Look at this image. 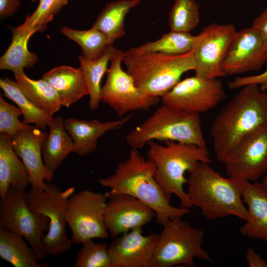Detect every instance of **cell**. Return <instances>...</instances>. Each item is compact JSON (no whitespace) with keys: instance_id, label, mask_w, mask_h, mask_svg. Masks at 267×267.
<instances>
[{"instance_id":"cell-1","label":"cell","mask_w":267,"mask_h":267,"mask_svg":"<svg viewBox=\"0 0 267 267\" xmlns=\"http://www.w3.org/2000/svg\"><path fill=\"white\" fill-rule=\"evenodd\" d=\"M213 121L211 135L218 160L224 164L252 133L267 124V92L256 84L240 88Z\"/></svg>"},{"instance_id":"cell-2","label":"cell","mask_w":267,"mask_h":267,"mask_svg":"<svg viewBox=\"0 0 267 267\" xmlns=\"http://www.w3.org/2000/svg\"><path fill=\"white\" fill-rule=\"evenodd\" d=\"M156 166L132 148L128 157L119 163L113 174L98 180L108 188L107 198L117 194L132 196L146 205L156 214V223L163 226L171 220L182 218L191 212L189 208L176 207L164 193L154 177Z\"/></svg>"},{"instance_id":"cell-3","label":"cell","mask_w":267,"mask_h":267,"mask_svg":"<svg viewBox=\"0 0 267 267\" xmlns=\"http://www.w3.org/2000/svg\"><path fill=\"white\" fill-rule=\"evenodd\" d=\"M186 193L193 206L208 220L235 216L245 222L247 208L242 199V181L225 178L209 163L198 162L189 171Z\"/></svg>"},{"instance_id":"cell-4","label":"cell","mask_w":267,"mask_h":267,"mask_svg":"<svg viewBox=\"0 0 267 267\" xmlns=\"http://www.w3.org/2000/svg\"><path fill=\"white\" fill-rule=\"evenodd\" d=\"M123 61L135 86L145 93L159 97L170 91L184 73L195 68L192 50L182 55H167L142 52L133 47L124 52Z\"/></svg>"},{"instance_id":"cell-5","label":"cell","mask_w":267,"mask_h":267,"mask_svg":"<svg viewBox=\"0 0 267 267\" xmlns=\"http://www.w3.org/2000/svg\"><path fill=\"white\" fill-rule=\"evenodd\" d=\"M166 145L149 141L148 158L155 165L154 177L165 195L169 198L175 194L180 200V206L193 207L183 189L187 184L185 174L198 162L210 163V153L206 147L169 141Z\"/></svg>"},{"instance_id":"cell-6","label":"cell","mask_w":267,"mask_h":267,"mask_svg":"<svg viewBox=\"0 0 267 267\" xmlns=\"http://www.w3.org/2000/svg\"><path fill=\"white\" fill-rule=\"evenodd\" d=\"M132 148L139 149L149 141H173L206 147L199 114L163 104L126 137Z\"/></svg>"},{"instance_id":"cell-7","label":"cell","mask_w":267,"mask_h":267,"mask_svg":"<svg viewBox=\"0 0 267 267\" xmlns=\"http://www.w3.org/2000/svg\"><path fill=\"white\" fill-rule=\"evenodd\" d=\"M163 227L155 245L152 267H194L195 258L212 262L202 247L203 230L192 227L182 218L171 220Z\"/></svg>"},{"instance_id":"cell-8","label":"cell","mask_w":267,"mask_h":267,"mask_svg":"<svg viewBox=\"0 0 267 267\" xmlns=\"http://www.w3.org/2000/svg\"><path fill=\"white\" fill-rule=\"evenodd\" d=\"M75 192L74 187L62 190L55 184L45 182L42 190L31 188L26 192V201L30 209L47 217L49 228L42 238V244L47 255H58L70 249L73 242L66 232L67 202Z\"/></svg>"},{"instance_id":"cell-9","label":"cell","mask_w":267,"mask_h":267,"mask_svg":"<svg viewBox=\"0 0 267 267\" xmlns=\"http://www.w3.org/2000/svg\"><path fill=\"white\" fill-rule=\"evenodd\" d=\"M124 56V52L115 49L110 60L105 83L100 90L101 101L112 108L119 117L130 112L148 110L160 100L135 86L132 77L122 68Z\"/></svg>"},{"instance_id":"cell-10","label":"cell","mask_w":267,"mask_h":267,"mask_svg":"<svg viewBox=\"0 0 267 267\" xmlns=\"http://www.w3.org/2000/svg\"><path fill=\"white\" fill-rule=\"evenodd\" d=\"M25 189L10 187L0 206V227L26 238L39 260L45 259L42 238L49 228L48 219L31 210L26 201Z\"/></svg>"},{"instance_id":"cell-11","label":"cell","mask_w":267,"mask_h":267,"mask_svg":"<svg viewBox=\"0 0 267 267\" xmlns=\"http://www.w3.org/2000/svg\"><path fill=\"white\" fill-rule=\"evenodd\" d=\"M107 196L101 192L84 190L73 193L66 206L67 223L75 244L94 238H107L109 234L104 222Z\"/></svg>"},{"instance_id":"cell-12","label":"cell","mask_w":267,"mask_h":267,"mask_svg":"<svg viewBox=\"0 0 267 267\" xmlns=\"http://www.w3.org/2000/svg\"><path fill=\"white\" fill-rule=\"evenodd\" d=\"M236 33L232 24L214 23L205 26L195 36L192 49L195 76L205 79L224 76L221 64Z\"/></svg>"},{"instance_id":"cell-13","label":"cell","mask_w":267,"mask_h":267,"mask_svg":"<svg viewBox=\"0 0 267 267\" xmlns=\"http://www.w3.org/2000/svg\"><path fill=\"white\" fill-rule=\"evenodd\" d=\"M225 98L222 81L196 76L180 80L161 97L162 104L190 113H200L215 107Z\"/></svg>"},{"instance_id":"cell-14","label":"cell","mask_w":267,"mask_h":267,"mask_svg":"<svg viewBox=\"0 0 267 267\" xmlns=\"http://www.w3.org/2000/svg\"><path fill=\"white\" fill-rule=\"evenodd\" d=\"M267 61V43L251 27L237 31L221 64L224 76L261 69Z\"/></svg>"},{"instance_id":"cell-15","label":"cell","mask_w":267,"mask_h":267,"mask_svg":"<svg viewBox=\"0 0 267 267\" xmlns=\"http://www.w3.org/2000/svg\"><path fill=\"white\" fill-rule=\"evenodd\" d=\"M228 177L256 181L267 172V124L248 136L224 164Z\"/></svg>"},{"instance_id":"cell-16","label":"cell","mask_w":267,"mask_h":267,"mask_svg":"<svg viewBox=\"0 0 267 267\" xmlns=\"http://www.w3.org/2000/svg\"><path fill=\"white\" fill-rule=\"evenodd\" d=\"M104 216L106 228L113 239L132 229L142 227L156 218L155 212L146 205L123 194L109 198Z\"/></svg>"},{"instance_id":"cell-17","label":"cell","mask_w":267,"mask_h":267,"mask_svg":"<svg viewBox=\"0 0 267 267\" xmlns=\"http://www.w3.org/2000/svg\"><path fill=\"white\" fill-rule=\"evenodd\" d=\"M158 235H143L138 227L114 238L108 248L113 267H152Z\"/></svg>"},{"instance_id":"cell-18","label":"cell","mask_w":267,"mask_h":267,"mask_svg":"<svg viewBox=\"0 0 267 267\" xmlns=\"http://www.w3.org/2000/svg\"><path fill=\"white\" fill-rule=\"evenodd\" d=\"M47 133L36 126L21 131L12 136L13 150L26 167L32 188L42 190L45 182H50L53 174L45 168L42 156V148Z\"/></svg>"},{"instance_id":"cell-19","label":"cell","mask_w":267,"mask_h":267,"mask_svg":"<svg viewBox=\"0 0 267 267\" xmlns=\"http://www.w3.org/2000/svg\"><path fill=\"white\" fill-rule=\"evenodd\" d=\"M132 116L130 114L118 120L106 122L75 118L66 119L65 128L74 143L73 152L81 156L91 153L96 149L99 138L107 132L122 128Z\"/></svg>"},{"instance_id":"cell-20","label":"cell","mask_w":267,"mask_h":267,"mask_svg":"<svg viewBox=\"0 0 267 267\" xmlns=\"http://www.w3.org/2000/svg\"><path fill=\"white\" fill-rule=\"evenodd\" d=\"M242 199L247 207L248 218L240 232L267 243V194L260 182L242 181Z\"/></svg>"},{"instance_id":"cell-21","label":"cell","mask_w":267,"mask_h":267,"mask_svg":"<svg viewBox=\"0 0 267 267\" xmlns=\"http://www.w3.org/2000/svg\"><path fill=\"white\" fill-rule=\"evenodd\" d=\"M43 79L57 91L62 106L69 107L85 95L89 94L81 69L70 66H57L44 73Z\"/></svg>"},{"instance_id":"cell-22","label":"cell","mask_w":267,"mask_h":267,"mask_svg":"<svg viewBox=\"0 0 267 267\" xmlns=\"http://www.w3.org/2000/svg\"><path fill=\"white\" fill-rule=\"evenodd\" d=\"M11 136L0 134V198L4 199L10 187L26 189L29 176L24 164L14 152Z\"/></svg>"},{"instance_id":"cell-23","label":"cell","mask_w":267,"mask_h":267,"mask_svg":"<svg viewBox=\"0 0 267 267\" xmlns=\"http://www.w3.org/2000/svg\"><path fill=\"white\" fill-rule=\"evenodd\" d=\"M47 127L49 131L43 143L42 156L45 168L53 174L73 151L74 143L60 116L52 117Z\"/></svg>"},{"instance_id":"cell-24","label":"cell","mask_w":267,"mask_h":267,"mask_svg":"<svg viewBox=\"0 0 267 267\" xmlns=\"http://www.w3.org/2000/svg\"><path fill=\"white\" fill-rule=\"evenodd\" d=\"M11 42L0 58V69L10 70L14 73L24 72V68L34 67L38 61L36 54L28 48V42L35 33L21 25L13 28Z\"/></svg>"},{"instance_id":"cell-25","label":"cell","mask_w":267,"mask_h":267,"mask_svg":"<svg viewBox=\"0 0 267 267\" xmlns=\"http://www.w3.org/2000/svg\"><path fill=\"white\" fill-rule=\"evenodd\" d=\"M0 257L14 267H49L40 263L38 255L23 237L0 227Z\"/></svg>"},{"instance_id":"cell-26","label":"cell","mask_w":267,"mask_h":267,"mask_svg":"<svg viewBox=\"0 0 267 267\" xmlns=\"http://www.w3.org/2000/svg\"><path fill=\"white\" fill-rule=\"evenodd\" d=\"M141 1L118 0L108 2L99 13L91 28L103 33L113 44L117 39L125 35V17Z\"/></svg>"},{"instance_id":"cell-27","label":"cell","mask_w":267,"mask_h":267,"mask_svg":"<svg viewBox=\"0 0 267 267\" xmlns=\"http://www.w3.org/2000/svg\"><path fill=\"white\" fill-rule=\"evenodd\" d=\"M16 82L25 95L40 109L53 116L62 106L55 89L45 80H33L24 72L14 73Z\"/></svg>"},{"instance_id":"cell-28","label":"cell","mask_w":267,"mask_h":267,"mask_svg":"<svg viewBox=\"0 0 267 267\" xmlns=\"http://www.w3.org/2000/svg\"><path fill=\"white\" fill-rule=\"evenodd\" d=\"M115 48L111 45L100 58L91 60L83 55L78 56L81 69L89 92V107L90 110L98 109L100 100V83L104 74L107 71L108 65Z\"/></svg>"},{"instance_id":"cell-29","label":"cell","mask_w":267,"mask_h":267,"mask_svg":"<svg viewBox=\"0 0 267 267\" xmlns=\"http://www.w3.org/2000/svg\"><path fill=\"white\" fill-rule=\"evenodd\" d=\"M0 87L4 95L13 101L22 111L23 123L35 126L44 131L53 117L38 108L24 94L16 82L7 77L0 79Z\"/></svg>"},{"instance_id":"cell-30","label":"cell","mask_w":267,"mask_h":267,"mask_svg":"<svg viewBox=\"0 0 267 267\" xmlns=\"http://www.w3.org/2000/svg\"><path fill=\"white\" fill-rule=\"evenodd\" d=\"M60 31L62 35L78 44L82 49V55L89 59L100 58L108 47L112 45L103 33L92 28L79 30L64 26Z\"/></svg>"},{"instance_id":"cell-31","label":"cell","mask_w":267,"mask_h":267,"mask_svg":"<svg viewBox=\"0 0 267 267\" xmlns=\"http://www.w3.org/2000/svg\"><path fill=\"white\" fill-rule=\"evenodd\" d=\"M195 36L190 32L171 31L164 34L158 40L147 42L136 47L142 52H159L167 55H179L188 53L193 49Z\"/></svg>"},{"instance_id":"cell-32","label":"cell","mask_w":267,"mask_h":267,"mask_svg":"<svg viewBox=\"0 0 267 267\" xmlns=\"http://www.w3.org/2000/svg\"><path fill=\"white\" fill-rule=\"evenodd\" d=\"M199 19V5L196 0H174L169 13L171 31L190 32Z\"/></svg>"},{"instance_id":"cell-33","label":"cell","mask_w":267,"mask_h":267,"mask_svg":"<svg viewBox=\"0 0 267 267\" xmlns=\"http://www.w3.org/2000/svg\"><path fill=\"white\" fill-rule=\"evenodd\" d=\"M74 263L75 267H113L105 243H97L93 239L83 243Z\"/></svg>"},{"instance_id":"cell-34","label":"cell","mask_w":267,"mask_h":267,"mask_svg":"<svg viewBox=\"0 0 267 267\" xmlns=\"http://www.w3.org/2000/svg\"><path fill=\"white\" fill-rule=\"evenodd\" d=\"M68 1V0H39L36 10L31 15H27L21 25L35 33L42 31Z\"/></svg>"},{"instance_id":"cell-35","label":"cell","mask_w":267,"mask_h":267,"mask_svg":"<svg viewBox=\"0 0 267 267\" xmlns=\"http://www.w3.org/2000/svg\"><path fill=\"white\" fill-rule=\"evenodd\" d=\"M23 115L17 106L6 102L0 95V133L7 134L11 137L18 132L31 128L33 126L21 122L19 117Z\"/></svg>"},{"instance_id":"cell-36","label":"cell","mask_w":267,"mask_h":267,"mask_svg":"<svg viewBox=\"0 0 267 267\" xmlns=\"http://www.w3.org/2000/svg\"><path fill=\"white\" fill-rule=\"evenodd\" d=\"M248 84H256L262 91H267V68L260 74L236 77L228 84V87L229 89H235Z\"/></svg>"},{"instance_id":"cell-37","label":"cell","mask_w":267,"mask_h":267,"mask_svg":"<svg viewBox=\"0 0 267 267\" xmlns=\"http://www.w3.org/2000/svg\"><path fill=\"white\" fill-rule=\"evenodd\" d=\"M20 0H0V17L6 18L12 15L18 9Z\"/></svg>"},{"instance_id":"cell-38","label":"cell","mask_w":267,"mask_h":267,"mask_svg":"<svg viewBox=\"0 0 267 267\" xmlns=\"http://www.w3.org/2000/svg\"><path fill=\"white\" fill-rule=\"evenodd\" d=\"M245 258L249 267H267V262L253 247L247 250Z\"/></svg>"},{"instance_id":"cell-39","label":"cell","mask_w":267,"mask_h":267,"mask_svg":"<svg viewBox=\"0 0 267 267\" xmlns=\"http://www.w3.org/2000/svg\"><path fill=\"white\" fill-rule=\"evenodd\" d=\"M251 27L260 32L267 43V6L254 19Z\"/></svg>"},{"instance_id":"cell-40","label":"cell","mask_w":267,"mask_h":267,"mask_svg":"<svg viewBox=\"0 0 267 267\" xmlns=\"http://www.w3.org/2000/svg\"><path fill=\"white\" fill-rule=\"evenodd\" d=\"M260 183L267 194V172L262 178V182Z\"/></svg>"},{"instance_id":"cell-41","label":"cell","mask_w":267,"mask_h":267,"mask_svg":"<svg viewBox=\"0 0 267 267\" xmlns=\"http://www.w3.org/2000/svg\"><path fill=\"white\" fill-rule=\"evenodd\" d=\"M32 2H35L36 1H37L38 0H30Z\"/></svg>"}]
</instances>
